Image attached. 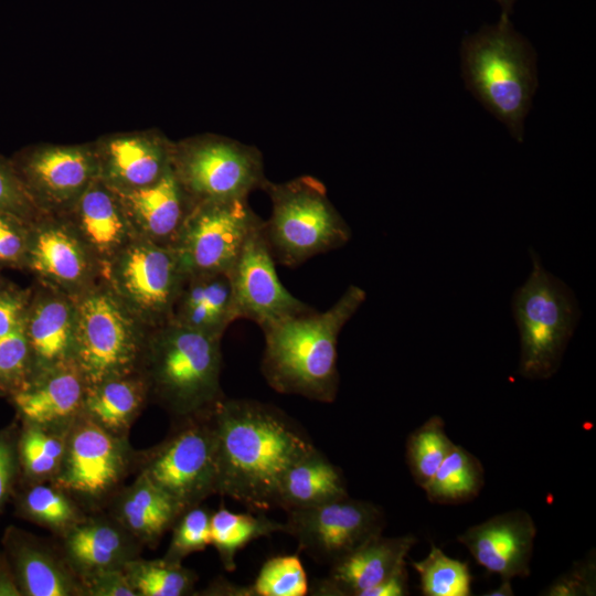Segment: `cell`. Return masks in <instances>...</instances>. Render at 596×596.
<instances>
[{
    "label": "cell",
    "mask_w": 596,
    "mask_h": 596,
    "mask_svg": "<svg viewBox=\"0 0 596 596\" xmlns=\"http://www.w3.org/2000/svg\"><path fill=\"white\" fill-rule=\"evenodd\" d=\"M453 445L443 418L436 415L409 434L406 440V462L417 486L423 489L428 483Z\"/></svg>",
    "instance_id": "35"
},
{
    "label": "cell",
    "mask_w": 596,
    "mask_h": 596,
    "mask_svg": "<svg viewBox=\"0 0 596 596\" xmlns=\"http://www.w3.org/2000/svg\"><path fill=\"white\" fill-rule=\"evenodd\" d=\"M0 596H21L3 553H0Z\"/></svg>",
    "instance_id": "48"
},
{
    "label": "cell",
    "mask_w": 596,
    "mask_h": 596,
    "mask_svg": "<svg viewBox=\"0 0 596 596\" xmlns=\"http://www.w3.org/2000/svg\"><path fill=\"white\" fill-rule=\"evenodd\" d=\"M171 168L194 203L247 199L267 181L255 147L220 137L172 148Z\"/></svg>",
    "instance_id": "11"
},
{
    "label": "cell",
    "mask_w": 596,
    "mask_h": 596,
    "mask_svg": "<svg viewBox=\"0 0 596 596\" xmlns=\"http://www.w3.org/2000/svg\"><path fill=\"white\" fill-rule=\"evenodd\" d=\"M31 222L13 213L0 211V272H23Z\"/></svg>",
    "instance_id": "40"
},
{
    "label": "cell",
    "mask_w": 596,
    "mask_h": 596,
    "mask_svg": "<svg viewBox=\"0 0 596 596\" xmlns=\"http://www.w3.org/2000/svg\"><path fill=\"white\" fill-rule=\"evenodd\" d=\"M24 332L31 354V379L45 371L74 364L75 299L35 283L25 315Z\"/></svg>",
    "instance_id": "18"
},
{
    "label": "cell",
    "mask_w": 596,
    "mask_h": 596,
    "mask_svg": "<svg viewBox=\"0 0 596 596\" xmlns=\"http://www.w3.org/2000/svg\"><path fill=\"white\" fill-rule=\"evenodd\" d=\"M406 565L401 566L393 574L363 590L359 596H405L408 595V573Z\"/></svg>",
    "instance_id": "46"
},
{
    "label": "cell",
    "mask_w": 596,
    "mask_h": 596,
    "mask_svg": "<svg viewBox=\"0 0 596 596\" xmlns=\"http://www.w3.org/2000/svg\"><path fill=\"white\" fill-rule=\"evenodd\" d=\"M74 299V364L87 385L138 372L149 328L120 302L104 279Z\"/></svg>",
    "instance_id": "7"
},
{
    "label": "cell",
    "mask_w": 596,
    "mask_h": 596,
    "mask_svg": "<svg viewBox=\"0 0 596 596\" xmlns=\"http://www.w3.org/2000/svg\"><path fill=\"white\" fill-rule=\"evenodd\" d=\"M417 542L412 534L374 535L331 565L328 576L317 583L315 595L359 596L401 566Z\"/></svg>",
    "instance_id": "23"
},
{
    "label": "cell",
    "mask_w": 596,
    "mask_h": 596,
    "mask_svg": "<svg viewBox=\"0 0 596 596\" xmlns=\"http://www.w3.org/2000/svg\"><path fill=\"white\" fill-rule=\"evenodd\" d=\"M221 340L171 321L149 329L138 369L149 401L174 419L213 409L224 397Z\"/></svg>",
    "instance_id": "4"
},
{
    "label": "cell",
    "mask_w": 596,
    "mask_h": 596,
    "mask_svg": "<svg viewBox=\"0 0 596 596\" xmlns=\"http://www.w3.org/2000/svg\"><path fill=\"white\" fill-rule=\"evenodd\" d=\"M60 549L78 579L95 573L123 568L143 547L109 513H87L58 536Z\"/></svg>",
    "instance_id": "21"
},
{
    "label": "cell",
    "mask_w": 596,
    "mask_h": 596,
    "mask_svg": "<svg viewBox=\"0 0 596 596\" xmlns=\"http://www.w3.org/2000/svg\"><path fill=\"white\" fill-rule=\"evenodd\" d=\"M124 571L137 596H184L194 594L196 574L163 557L128 561Z\"/></svg>",
    "instance_id": "34"
},
{
    "label": "cell",
    "mask_w": 596,
    "mask_h": 596,
    "mask_svg": "<svg viewBox=\"0 0 596 596\" xmlns=\"http://www.w3.org/2000/svg\"><path fill=\"white\" fill-rule=\"evenodd\" d=\"M200 595L254 596L252 587L235 586L226 581L212 582Z\"/></svg>",
    "instance_id": "47"
},
{
    "label": "cell",
    "mask_w": 596,
    "mask_h": 596,
    "mask_svg": "<svg viewBox=\"0 0 596 596\" xmlns=\"http://www.w3.org/2000/svg\"><path fill=\"white\" fill-rule=\"evenodd\" d=\"M87 383L75 364L33 376L9 395L22 422L70 427L82 414Z\"/></svg>",
    "instance_id": "24"
},
{
    "label": "cell",
    "mask_w": 596,
    "mask_h": 596,
    "mask_svg": "<svg viewBox=\"0 0 596 596\" xmlns=\"http://www.w3.org/2000/svg\"><path fill=\"white\" fill-rule=\"evenodd\" d=\"M116 193L137 236L171 248L195 204L171 166L155 183Z\"/></svg>",
    "instance_id": "22"
},
{
    "label": "cell",
    "mask_w": 596,
    "mask_h": 596,
    "mask_svg": "<svg viewBox=\"0 0 596 596\" xmlns=\"http://www.w3.org/2000/svg\"><path fill=\"white\" fill-rule=\"evenodd\" d=\"M366 298L350 285L324 312L287 318L263 330L262 373L272 389L322 403L336 400L339 387L338 337Z\"/></svg>",
    "instance_id": "2"
},
{
    "label": "cell",
    "mask_w": 596,
    "mask_h": 596,
    "mask_svg": "<svg viewBox=\"0 0 596 596\" xmlns=\"http://www.w3.org/2000/svg\"><path fill=\"white\" fill-rule=\"evenodd\" d=\"M501 7V14L510 17L515 0H494Z\"/></svg>",
    "instance_id": "50"
},
{
    "label": "cell",
    "mask_w": 596,
    "mask_h": 596,
    "mask_svg": "<svg viewBox=\"0 0 596 596\" xmlns=\"http://www.w3.org/2000/svg\"><path fill=\"white\" fill-rule=\"evenodd\" d=\"M425 596H469L471 574L466 562L448 556L435 544L421 561L412 562Z\"/></svg>",
    "instance_id": "36"
},
{
    "label": "cell",
    "mask_w": 596,
    "mask_h": 596,
    "mask_svg": "<svg viewBox=\"0 0 596 596\" xmlns=\"http://www.w3.org/2000/svg\"><path fill=\"white\" fill-rule=\"evenodd\" d=\"M62 215L103 267L137 236L115 190L95 179Z\"/></svg>",
    "instance_id": "20"
},
{
    "label": "cell",
    "mask_w": 596,
    "mask_h": 596,
    "mask_svg": "<svg viewBox=\"0 0 596 596\" xmlns=\"http://www.w3.org/2000/svg\"><path fill=\"white\" fill-rule=\"evenodd\" d=\"M1 396H4V394H3V392H2V391H0V397H1Z\"/></svg>",
    "instance_id": "52"
},
{
    "label": "cell",
    "mask_w": 596,
    "mask_h": 596,
    "mask_svg": "<svg viewBox=\"0 0 596 596\" xmlns=\"http://www.w3.org/2000/svg\"><path fill=\"white\" fill-rule=\"evenodd\" d=\"M10 281L0 272V290L4 288Z\"/></svg>",
    "instance_id": "51"
},
{
    "label": "cell",
    "mask_w": 596,
    "mask_h": 596,
    "mask_svg": "<svg viewBox=\"0 0 596 596\" xmlns=\"http://www.w3.org/2000/svg\"><path fill=\"white\" fill-rule=\"evenodd\" d=\"M138 451L128 437L110 434L83 414L71 425L54 485L86 513L99 512L136 470Z\"/></svg>",
    "instance_id": "9"
},
{
    "label": "cell",
    "mask_w": 596,
    "mask_h": 596,
    "mask_svg": "<svg viewBox=\"0 0 596 596\" xmlns=\"http://www.w3.org/2000/svg\"><path fill=\"white\" fill-rule=\"evenodd\" d=\"M460 72L466 88L518 142L539 86L538 55L510 17L466 34L460 43Z\"/></svg>",
    "instance_id": "3"
},
{
    "label": "cell",
    "mask_w": 596,
    "mask_h": 596,
    "mask_svg": "<svg viewBox=\"0 0 596 596\" xmlns=\"http://www.w3.org/2000/svg\"><path fill=\"white\" fill-rule=\"evenodd\" d=\"M23 272L73 298L104 279L102 265L70 223L53 214H40L30 223Z\"/></svg>",
    "instance_id": "14"
},
{
    "label": "cell",
    "mask_w": 596,
    "mask_h": 596,
    "mask_svg": "<svg viewBox=\"0 0 596 596\" xmlns=\"http://www.w3.org/2000/svg\"><path fill=\"white\" fill-rule=\"evenodd\" d=\"M0 211L33 221L41 213L36 210L21 183L11 162L0 157Z\"/></svg>",
    "instance_id": "42"
},
{
    "label": "cell",
    "mask_w": 596,
    "mask_h": 596,
    "mask_svg": "<svg viewBox=\"0 0 596 596\" xmlns=\"http://www.w3.org/2000/svg\"><path fill=\"white\" fill-rule=\"evenodd\" d=\"M595 592V563L588 558L558 577L546 590L550 596H581Z\"/></svg>",
    "instance_id": "44"
},
{
    "label": "cell",
    "mask_w": 596,
    "mask_h": 596,
    "mask_svg": "<svg viewBox=\"0 0 596 596\" xmlns=\"http://www.w3.org/2000/svg\"><path fill=\"white\" fill-rule=\"evenodd\" d=\"M1 543L21 596H83L60 546L15 525L6 528Z\"/></svg>",
    "instance_id": "19"
},
{
    "label": "cell",
    "mask_w": 596,
    "mask_h": 596,
    "mask_svg": "<svg viewBox=\"0 0 596 596\" xmlns=\"http://www.w3.org/2000/svg\"><path fill=\"white\" fill-rule=\"evenodd\" d=\"M32 363L24 326L0 338V391L9 396L31 379Z\"/></svg>",
    "instance_id": "39"
},
{
    "label": "cell",
    "mask_w": 596,
    "mask_h": 596,
    "mask_svg": "<svg viewBox=\"0 0 596 596\" xmlns=\"http://www.w3.org/2000/svg\"><path fill=\"white\" fill-rule=\"evenodd\" d=\"M535 536L531 514L515 509L468 528L457 541L488 572L512 579L530 575Z\"/></svg>",
    "instance_id": "17"
},
{
    "label": "cell",
    "mask_w": 596,
    "mask_h": 596,
    "mask_svg": "<svg viewBox=\"0 0 596 596\" xmlns=\"http://www.w3.org/2000/svg\"><path fill=\"white\" fill-rule=\"evenodd\" d=\"M13 500L18 517L50 530L57 538L87 514L68 493L51 481L20 483Z\"/></svg>",
    "instance_id": "30"
},
{
    "label": "cell",
    "mask_w": 596,
    "mask_h": 596,
    "mask_svg": "<svg viewBox=\"0 0 596 596\" xmlns=\"http://www.w3.org/2000/svg\"><path fill=\"white\" fill-rule=\"evenodd\" d=\"M251 587L254 596H305L309 592L307 574L297 555L266 561Z\"/></svg>",
    "instance_id": "37"
},
{
    "label": "cell",
    "mask_w": 596,
    "mask_h": 596,
    "mask_svg": "<svg viewBox=\"0 0 596 596\" xmlns=\"http://www.w3.org/2000/svg\"><path fill=\"white\" fill-rule=\"evenodd\" d=\"M236 319L240 317L230 273L185 276L171 322L222 339Z\"/></svg>",
    "instance_id": "25"
},
{
    "label": "cell",
    "mask_w": 596,
    "mask_h": 596,
    "mask_svg": "<svg viewBox=\"0 0 596 596\" xmlns=\"http://www.w3.org/2000/svg\"><path fill=\"white\" fill-rule=\"evenodd\" d=\"M286 513L284 532L295 538L299 549L312 560L329 565L381 534L384 526L380 507L349 496Z\"/></svg>",
    "instance_id": "13"
},
{
    "label": "cell",
    "mask_w": 596,
    "mask_h": 596,
    "mask_svg": "<svg viewBox=\"0 0 596 596\" xmlns=\"http://www.w3.org/2000/svg\"><path fill=\"white\" fill-rule=\"evenodd\" d=\"M259 220L247 199L195 203L173 246L185 274L231 273Z\"/></svg>",
    "instance_id": "12"
},
{
    "label": "cell",
    "mask_w": 596,
    "mask_h": 596,
    "mask_svg": "<svg viewBox=\"0 0 596 596\" xmlns=\"http://www.w3.org/2000/svg\"><path fill=\"white\" fill-rule=\"evenodd\" d=\"M213 409L175 419L172 430L161 443L138 451L136 471L183 510L217 494Z\"/></svg>",
    "instance_id": "8"
},
{
    "label": "cell",
    "mask_w": 596,
    "mask_h": 596,
    "mask_svg": "<svg viewBox=\"0 0 596 596\" xmlns=\"http://www.w3.org/2000/svg\"><path fill=\"white\" fill-rule=\"evenodd\" d=\"M148 401L146 381L136 372L87 385L82 414L110 434L128 437Z\"/></svg>",
    "instance_id": "28"
},
{
    "label": "cell",
    "mask_w": 596,
    "mask_h": 596,
    "mask_svg": "<svg viewBox=\"0 0 596 596\" xmlns=\"http://www.w3.org/2000/svg\"><path fill=\"white\" fill-rule=\"evenodd\" d=\"M31 294L32 286L22 288L11 281L0 290V338L24 326Z\"/></svg>",
    "instance_id": "43"
},
{
    "label": "cell",
    "mask_w": 596,
    "mask_h": 596,
    "mask_svg": "<svg viewBox=\"0 0 596 596\" xmlns=\"http://www.w3.org/2000/svg\"><path fill=\"white\" fill-rule=\"evenodd\" d=\"M185 276L173 248L142 237L125 246L103 272L114 295L149 329L170 322Z\"/></svg>",
    "instance_id": "10"
},
{
    "label": "cell",
    "mask_w": 596,
    "mask_h": 596,
    "mask_svg": "<svg viewBox=\"0 0 596 596\" xmlns=\"http://www.w3.org/2000/svg\"><path fill=\"white\" fill-rule=\"evenodd\" d=\"M19 429L20 426L15 423L0 429V513L13 498L20 483Z\"/></svg>",
    "instance_id": "41"
},
{
    "label": "cell",
    "mask_w": 596,
    "mask_h": 596,
    "mask_svg": "<svg viewBox=\"0 0 596 596\" xmlns=\"http://www.w3.org/2000/svg\"><path fill=\"white\" fill-rule=\"evenodd\" d=\"M108 513L143 547L153 549L184 511L143 475L123 486L108 503Z\"/></svg>",
    "instance_id": "27"
},
{
    "label": "cell",
    "mask_w": 596,
    "mask_h": 596,
    "mask_svg": "<svg viewBox=\"0 0 596 596\" xmlns=\"http://www.w3.org/2000/svg\"><path fill=\"white\" fill-rule=\"evenodd\" d=\"M513 594L514 593H513L511 579L501 578V583L499 584V586L491 589V590H489L485 595H487V596H512Z\"/></svg>",
    "instance_id": "49"
},
{
    "label": "cell",
    "mask_w": 596,
    "mask_h": 596,
    "mask_svg": "<svg viewBox=\"0 0 596 596\" xmlns=\"http://www.w3.org/2000/svg\"><path fill=\"white\" fill-rule=\"evenodd\" d=\"M98 179L116 191H129L158 181L171 166L172 148L150 137H120L95 152Z\"/></svg>",
    "instance_id": "26"
},
{
    "label": "cell",
    "mask_w": 596,
    "mask_h": 596,
    "mask_svg": "<svg viewBox=\"0 0 596 596\" xmlns=\"http://www.w3.org/2000/svg\"><path fill=\"white\" fill-rule=\"evenodd\" d=\"M230 275L238 317L254 321L262 330L313 311L280 283L262 219L248 233Z\"/></svg>",
    "instance_id": "15"
},
{
    "label": "cell",
    "mask_w": 596,
    "mask_h": 596,
    "mask_svg": "<svg viewBox=\"0 0 596 596\" xmlns=\"http://www.w3.org/2000/svg\"><path fill=\"white\" fill-rule=\"evenodd\" d=\"M11 162L41 214H63L98 178L96 155L83 147H39Z\"/></svg>",
    "instance_id": "16"
},
{
    "label": "cell",
    "mask_w": 596,
    "mask_h": 596,
    "mask_svg": "<svg viewBox=\"0 0 596 596\" xmlns=\"http://www.w3.org/2000/svg\"><path fill=\"white\" fill-rule=\"evenodd\" d=\"M211 515L212 512L201 504L184 510L172 526V536L163 558L182 563L190 554L210 545Z\"/></svg>",
    "instance_id": "38"
},
{
    "label": "cell",
    "mask_w": 596,
    "mask_h": 596,
    "mask_svg": "<svg viewBox=\"0 0 596 596\" xmlns=\"http://www.w3.org/2000/svg\"><path fill=\"white\" fill-rule=\"evenodd\" d=\"M284 532V523L269 519L264 513H235L221 508L211 515V545L216 550L223 567L236 568L235 556L249 542Z\"/></svg>",
    "instance_id": "33"
},
{
    "label": "cell",
    "mask_w": 596,
    "mask_h": 596,
    "mask_svg": "<svg viewBox=\"0 0 596 596\" xmlns=\"http://www.w3.org/2000/svg\"><path fill=\"white\" fill-rule=\"evenodd\" d=\"M263 190L272 202L264 233L275 262L296 267L350 241V226L317 178L300 175L281 183L267 180Z\"/></svg>",
    "instance_id": "5"
},
{
    "label": "cell",
    "mask_w": 596,
    "mask_h": 596,
    "mask_svg": "<svg viewBox=\"0 0 596 596\" xmlns=\"http://www.w3.org/2000/svg\"><path fill=\"white\" fill-rule=\"evenodd\" d=\"M70 427L21 421L18 437L20 483L53 481L63 461Z\"/></svg>",
    "instance_id": "31"
},
{
    "label": "cell",
    "mask_w": 596,
    "mask_h": 596,
    "mask_svg": "<svg viewBox=\"0 0 596 596\" xmlns=\"http://www.w3.org/2000/svg\"><path fill=\"white\" fill-rule=\"evenodd\" d=\"M79 582L83 596H137L124 567L102 571Z\"/></svg>",
    "instance_id": "45"
},
{
    "label": "cell",
    "mask_w": 596,
    "mask_h": 596,
    "mask_svg": "<svg viewBox=\"0 0 596 596\" xmlns=\"http://www.w3.org/2000/svg\"><path fill=\"white\" fill-rule=\"evenodd\" d=\"M349 496L344 478L317 448L283 477L277 507L285 511L323 504Z\"/></svg>",
    "instance_id": "29"
},
{
    "label": "cell",
    "mask_w": 596,
    "mask_h": 596,
    "mask_svg": "<svg viewBox=\"0 0 596 596\" xmlns=\"http://www.w3.org/2000/svg\"><path fill=\"white\" fill-rule=\"evenodd\" d=\"M531 257V273L512 298L520 337L518 372L528 380H546L561 365L579 308L571 288L543 267L536 253Z\"/></svg>",
    "instance_id": "6"
},
{
    "label": "cell",
    "mask_w": 596,
    "mask_h": 596,
    "mask_svg": "<svg viewBox=\"0 0 596 596\" xmlns=\"http://www.w3.org/2000/svg\"><path fill=\"white\" fill-rule=\"evenodd\" d=\"M483 485L485 470L480 460L454 443L423 490L433 503L459 504L475 499Z\"/></svg>",
    "instance_id": "32"
},
{
    "label": "cell",
    "mask_w": 596,
    "mask_h": 596,
    "mask_svg": "<svg viewBox=\"0 0 596 596\" xmlns=\"http://www.w3.org/2000/svg\"><path fill=\"white\" fill-rule=\"evenodd\" d=\"M217 494L249 510L277 507L286 471L316 449L284 412L253 400L223 397L213 409Z\"/></svg>",
    "instance_id": "1"
}]
</instances>
